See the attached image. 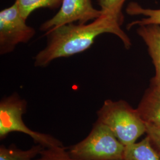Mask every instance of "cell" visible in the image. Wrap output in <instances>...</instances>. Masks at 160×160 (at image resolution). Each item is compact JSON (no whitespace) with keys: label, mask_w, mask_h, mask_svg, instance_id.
<instances>
[{"label":"cell","mask_w":160,"mask_h":160,"mask_svg":"<svg viewBox=\"0 0 160 160\" xmlns=\"http://www.w3.org/2000/svg\"><path fill=\"white\" fill-rule=\"evenodd\" d=\"M33 160H81L71 157L68 152V147H57L45 148L41 151L39 157Z\"/></svg>","instance_id":"4fadbf2b"},{"label":"cell","mask_w":160,"mask_h":160,"mask_svg":"<svg viewBox=\"0 0 160 160\" xmlns=\"http://www.w3.org/2000/svg\"><path fill=\"white\" fill-rule=\"evenodd\" d=\"M124 160H160V155L146 136L141 141L125 147Z\"/></svg>","instance_id":"9c48e42d"},{"label":"cell","mask_w":160,"mask_h":160,"mask_svg":"<svg viewBox=\"0 0 160 160\" xmlns=\"http://www.w3.org/2000/svg\"><path fill=\"white\" fill-rule=\"evenodd\" d=\"M146 135L154 148L160 155V128L146 124Z\"/></svg>","instance_id":"9a60e30c"},{"label":"cell","mask_w":160,"mask_h":160,"mask_svg":"<svg viewBox=\"0 0 160 160\" xmlns=\"http://www.w3.org/2000/svg\"><path fill=\"white\" fill-rule=\"evenodd\" d=\"M97 122L108 126L125 147L146 133V125L137 108L125 100H106L97 112Z\"/></svg>","instance_id":"7a4b0ae2"},{"label":"cell","mask_w":160,"mask_h":160,"mask_svg":"<svg viewBox=\"0 0 160 160\" xmlns=\"http://www.w3.org/2000/svg\"><path fill=\"white\" fill-rule=\"evenodd\" d=\"M125 151L109 128L97 121L85 139L68 148L71 157L81 160H124Z\"/></svg>","instance_id":"3957f363"},{"label":"cell","mask_w":160,"mask_h":160,"mask_svg":"<svg viewBox=\"0 0 160 160\" xmlns=\"http://www.w3.org/2000/svg\"><path fill=\"white\" fill-rule=\"evenodd\" d=\"M137 109L146 124L160 128V85L149 83Z\"/></svg>","instance_id":"52a82bcc"},{"label":"cell","mask_w":160,"mask_h":160,"mask_svg":"<svg viewBox=\"0 0 160 160\" xmlns=\"http://www.w3.org/2000/svg\"><path fill=\"white\" fill-rule=\"evenodd\" d=\"M137 33L147 46L154 66V76L150 80V83L160 85V25L138 26Z\"/></svg>","instance_id":"ba28073f"},{"label":"cell","mask_w":160,"mask_h":160,"mask_svg":"<svg viewBox=\"0 0 160 160\" xmlns=\"http://www.w3.org/2000/svg\"><path fill=\"white\" fill-rule=\"evenodd\" d=\"M44 148L40 144L33 145L28 150L18 148L14 144L10 145L8 147L1 145L0 146V160H34Z\"/></svg>","instance_id":"8fae6325"},{"label":"cell","mask_w":160,"mask_h":160,"mask_svg":"<svg viewBox=\"0 0 160 160\" xmlns=\"http://www.w3.org/2000/svg\"><path fill=\"white\" fill-rule=\"evenodd\" d=\"M17 2L0 12V55L13 51L20 43H28L36 34L33 28L26 23Z\"/></svg>","instance_id":"5b68a950"},{"label":"cell","mask_w":160,"mask_h":160,"mask_svg":"<svg viewBox=\"0 0 160 160\" xmlns=\"http://www.w3.org/2000/svg\"><path fill=\"white\" fill-rule=\"evenodd\" d=\"M26 100L14 92L4 97L0 102V139L6 138L12 132H21L28 135L34 142L44 148L63 147L62 143L51 135L34 131L26 126L23 115L27 111Z\"/></svg>","instance_id":"277c9868"},{"label":"cell","mask_w":160,"mask_h":160,"mask_svg":"<svg viewBox=\"0 0 160 160\" xmlns=\"http://www.w3.org/2000/svg\"><path fill=\"white\" fill-rule=\"evenodd\" d=\"M63 0H16L23 17L28 19L35 10L39 8L52 10L59 8Z\"/></svg>","instance_id":"7c38bea8"},{"label":"cell","mask_w":160,"mask_h":160,"mask_svg":"<svg viewBox=\"0 0 160 160\" xmlns=\"http://www.w3.org/2000/svg\"><path fill=\"white\" fill-rule=\"evenodd\" d=\"M126 0H98L102 14L114 15L124 20L122 8Z\"/></svg>","instance_id":"5bb4252c"},{"label":"cell","mask_w":160,"mask_h":160,"mask_svg":"<svg viewBox=\"0 0 160 160\" xmlns=\"http://www.w3.org/2000/svg\"><path fill=\"white\" fill-rule=\"evenodd\" d=\"M123 19L114 15L102 14L86 24L70 23L51 29L45 33L47 44L34 57L36 67H45L55 59L69 57L86 51L98 36L110 33L118 36L125 48L132 46L131 39L121 28Z\"/></svg>","instance_id":"6da1fadb"},{"label":"cell","mask_w":160,"mask_h":160,"mask_svg":"<svg viewBox=\"0 0 160 160\" xmlns=\"http://www.w3.org/2000/svg\"><path fill=\"white\" fill-rule=\"evenodd\" d=\"M102 15L100 10L95 8L92 0H63L57 13L40 26L42 32H47L61 26L78 22L86 24Z\"/></svg>","instance_id":"8992f818"},{"label":"cell","mask_w":160,"mask_h":160,"mask_svg":"<svg viewBox=\"0 0 160 160\" xmlns=\"http://www.w3.org/2000/svg\"><path fill=\"white\" fill-rule=\"evenodd\" d=\"M126 12L131 16H142L140 20L133 21L127 26L128 29L134 26H141L149 24L160 25V9L143 8L136 2H132L126 8Z\"/></svg>","instance_id":"30bf717a"}]
</instances>
